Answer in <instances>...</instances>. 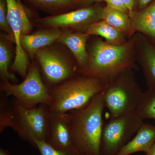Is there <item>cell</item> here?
Listing matches in <instances>:
<instances>
[{
    "label": "cell",
    "mask_w": 155,
    "mask_h": 155,
    "mask_svg": "<svg viewBox=\"0 0 155 155\" xmlns=\"http://www.w3.org/2000/svg\"><path fill=\"white\" fill-rule=\"evenodd\" d=\"M88 60L79 70L81 75L97 78L105 84L125 69H138L133 36L121 45L109 44L101 38L91 36L87 46Z\"/></svg>",
    "instance_id": "1"
},
{
    "label": "cell",
    "mask_w": 155,
    "mask_h": 155,
    "mask_svg": "<svg viewBox=\"0 0 155 155\" xmlns=\"http://www.w3.org/2000/svg\"><path fill=\"white\" fill-rule=\"evenodd\" d=\"M105 107L103 90L83 107L67 113L72 143L78 155H101Z\"/></svg>",
    "instance_id": "2"
},
{
    "label": "cell",
    "mask_w": 155,
    "mask_h": 155,
    "mask_svg": "<svg viewBox=\"0 0 155 155\" xmlns=\"http://www.w3.org/2000/svg\"><path fill=\"white\" fill-rule=\"evenodd\" d=\"M7 97L2 96L0 101V133L10 127L33 146L34 140L47 141L50 135L48 106L27 108L15 100L9 103Z\"/></svg>",
    "instance_id": "3"
},
{
    "label": "cell",
    "mask_w": 155,
    "mask_h": 155,
    "mask_svg": "<svg viewBox=\"0 0 155 155\" xmlns=\"http://www.w3.org/2000/svg\"><path fill=\"white\" fill-rule=\"evenodd\" d=\"M105 86L97 78L79 75L50 87V111L66 114L83 107L102 91Z\"/></svg>",
    "instance_id": "4"
},
{
    "label": "cell",
    "mask_w": 155,
    "mask_h": 155,
    "mask_svg": "<svg viewBox=\"0 0 155 155\" xmlns=\"http://www.w3.org/2000/svg\"><path fill=\"white\" fill-rule=\"evenodd\" d=\"M143 93L133 69H125L112 78L103 90L110 119L136 110Z\"/></svg>",
    "instance_id": "5"
},
{
    "label": "cell",
    "mask_w": 155,
    "mask_h": 155,
    "mask_svg": "<svg viewBox=\"0 0 155 155\" xmlns=\"http://www.w3.org/2000/svg\"><path fill=\"white\" fill-rule=\"evenodd\" d=\"M0 90L7 97H14L17 103L27 108H34L40 104L49 106L51 104L50 87L43 79L37 61L31 64L22 82L14 84L8 80L2 81Z\"/></svg>",
    "instance_id": "6"
},
{
    "label": "cell",
    "mask_w": 155,
    "mask_h": 155,
    "mask_svg": "<svg viewBox=\"0 0 155 155\" xmlns=\"http://www.w3.org/2000/svg\"><path fill=\"white\" fill-rule=\"evenodd\" d=\"M54 44L39 50L35 57L43 79L50 87L80 75L73 55Z\"/></svg>",
    "instance_id": "7"
},
{
    "label": "cell",
    "mask_w": 155,
    "mask_h": 155,
    "mask_svg": "<svg viewBox=\"0 0 155 155\" xmlns=\"http://www.w3.org/2000/svg\"><path fill=\"white\" fill-rule=\"evenodd\" d=\"M143 123L136 111L110 119L103 127L101 155L117 154Z\"/></svg>",
    "instance_id": "8"
},
{
    "label": "cell",
    "mask_w": 155,
    "mask_h": 155,
    "mask_svg": "<svg viewBox=\"0 0 155 155\" xmlns=\"http://www.w3.org/2000/svg\"><path fill=\"white\" fill-rule=\"evenodd\" d=\"M98 3L58 15L34 18L31 21L39 28H56L62 31L85 32L91 24L102 20L103 7Z\"/></svg>",
    "instance_id": "9"
},
{
    "label": "cell",
    "mask_w": 155,
    "mask_h": 155,
    "mask_svg": "<svg viewBox=\"0 0 155 155\" xmlns=\"http://www.w3.org/2000/svg\"><path fill=\"white\" fill-rule=\"evenodd\" d=\"M8 5V18L13 34V41L16 45L15 57L11 70L19 74L23 79L27 74L31 64L29 58L21 46L22 35L21 8L23 4L21 0H6Z\"/></svg>",
    "instance_id": "10"
},
{
    "label": "cell",
    "mask_w": 155,
    "mask_h": 155,
    "mask_svg": "<svg viewBox=\"0 0 155 155\" xmlns=\"http://www.w3.org/2000/svg\"><path fill=\"white\" fill-rule=\"evenodd\" d=\"M133 37L136 61L142 69L148 90L155 91V47L141 33L136 32Z\"/></svg>",
    "instance_id": "11"
},
{
    "label": "cell",
    "mask_w": 155,
    "mask_h": 155,
    "mask_svg": "<svg viewBox=\"0 0 155 155\" xmlns=\"http://www.w3.org/2000/svg\"><path fill=\"white\" fill-rule=\"evenodd\" d=\"M50 135L47 142L57 149L77 155L70 134L67 113L59 114L50 111Z\"/></svg>",
    "instance_id": "12"
},
{
    "label": "cell",
    "mask_w": 155,
    "mask_h": 155,
    "mask_svg": "<svg viewBox=\"0 0 155 155\" xmlns=\"http://www.w3.org/2000/svg\"><path fill=\"white\" fill-rule=\"evenodd\" d=\"M62 32L59 28H40L33 33L21 35V46L30 60L33 61L39 50L55 43Z\"/></svg>",
    "instance_id": "13"
},
{
    "label": "cell",
    "mask_w": 155,
    "mask_h": 155,
    "mask_svg": "<svg viewBox=\"0 0 155 155\" xmlns=\"http://www.w3.org/2000/svg\"><path fill=\"white\" fill-rule=\"evenodd\" d=\"M90 36L86 32L62 31L57 41L68 48L75 58L79 70L85 66L88 60L87 46Z\"/></svg>",
    "instance_id": "14"
},
{
    "label": "cell",
    "mask_w": 155,
    "mask_h": 155,
    "mask_svg": "<svg viewBox=\"0 0 155 155\" xmlns=\"http://www.w3.org/2000/svg\"><path fill=\"white\" fill-rule=\"evenodd\" d=\"M129 16L135 33L144 35L155 47V0L141 11L130 12Z\"/></svg>",
    "instance_id": "15"
},
{
    "label": "cell",
    "mask_w": 155,
    "mask_h": 155,
    "mask_svg": "<svg viewBox=\"0 0 155 155\" xmlns=\"http://www.w3.org/2000/svg\"><path fill=\"white\" fill-rule=\"evenodd\" d=\"M155 142V126L143 122L135 136L116 155H130L139 152L146 154Z\"/></svg>",
    "instance_id": "16"
},
{
    "label": "cell",
    "mask_w": 155,
    "mask_h": 155,
    "mask_svg": "<svg viewBox=\"0 0 155 155\" xmlns=\"http://www.w3.org/2000/svg\"><path fill=\"white\" fill-rule=\"evenodd\" d=\"M37 10L51 15L62 14L80 8V0H21Z\"/></svg>",
    "instance_id": "17"
},
{
    "label": "cell",
    "mask_w": 155,
    "mask_h": 155,
    "mask_svg": "<svg viewBox=\"0 0 155 155\" xmlns=\"http://www.w3.org/2000/svg\"><path fill=\"white\" fill-rule=\"evenodd\" d=\"M85 32L90 36L103 38L109 44L116 45L123 44L129 39L123 32L103 20L92 23L87 28Z\"/></svg>",
    "instance_id": "18"
},
{
    "label": "cell",
    "mask_w": 155,
    "mask_h": 155,
    "mask_svg": "<svg viewBox=\"0 0 155 155\" xmlns=\"http://www.w3.org/2000/svg\"><path fill=\"white\" fill-rule=\"evenodd\" d=\"M102 20L123 32L128 39L131 38L135 33L129 15L107 6L103 7Z\"/></svg>",
    "instance_id": "19"
},
{
    "label": "cell",
    "mask_w": 155,
    "mask_h": 155,
    "mask_svg": "<svg viewBox=\"0 0 155 155\" xmlns=\"http://www.w3.org/2000/svg\"><path fill=\"white\" fill-rule=\"evenodd\" d=\"M8 39L1 35L0 38V77L1 80H8L12 83H17L15 75L9 72L11 64L13 49Z\"/></svg>",
    "instance_id": "20"
},
{
    "label": "cell",
    "mask_w": 155,
    "mask_h": 155,
    "mask_svg": "<svg viewBox=\"0 0 155 155\" xmlns=\"http://www.w3.org/2000/svg\"><path fill=\"white\" fill-rule=\"evenodd\" d=\"M136 111L143 120L155 119V91L148 90L143 92Z\"/></svg>",
    "instance_id": "21"
},
{
    "label": "cell",
    "mask_w": 155,
    "mask_h": 155,
    "mask_svg": "<svg viewBox=\"0 0 155 155\" xmlns=\"http://www.w3.org/2000/svg\"><path fill=\"white\" fill-rule=\"evenodd\" d=\"M0 28L7 34V38L13 42L14 37L8 20V5L6 0H0Z\"/></svg>",
    "instance_id": "22"
},
{
    "label": "cell",
    "mask_w": 155,
    "mask_h": 155,
    "mask_svg": "<svg viewBox=\"0 0 155 155\" xmlns=\"http://www.w3.org/2000/svg\"><path fill=\"white\" fill-rule=\"evenodd\" d=\"M34 146L39 151L41 155H77L55 148L45 140H34Z\"/></svg>",
    "instance_id": "23"
},
{
    "label": "cell",
    "mask_w": 155,
    "mask_h": 155,
    "mask_svg": "<svg viewBox=\"0 0 155 155\" xmlns=\"http://www.w3.org/2000/svg\"><path fill=\"white\" fill-rule=\"evenodd\" d=\"M104 2L106 6L129 15V11L123 0H99L98 3Z\"/></svg>",
    "instance_id": "24"
},
{
    "label": "cell",
    "mask_w": 155,
    "mask_h": 155,
    "mask_svg": "<svg viewBox=\"0 0 155 155\" xmlns=\"http://www.w3.org/2000/svg\"><path fill=\"white\" fill-rule=\"evenodd\" d=\"M153 0H134L133 11H140L145 8Z\"/></svg>",
    "instance_id": "25"
},
{
    "label": "cell",
    "mask_w": 155,
    "mask_h": 155,
    "mask_svg": "<svg viewBox=\"0 0 155 155\" xmlns=\"http://www.w3.org/2000/svg\"><path fill=\"white\" fill-rule=\"evenodd\" d=\"M98 2L99 0H80V8L91 5Z\"/></svg>",
    "instance_id": "26"
},
{
    "label": "cell",
    "mask_w": 155,
    "mask_h": 155,
    "mask_svg": "<svg viewBox=\"0 0 155 155\" xmlns=\"http://www.w3.org/2000/svg\"><path fill=\"white\" fill-rule=\"evenodd\" d=\"M125 5L129 10V13L132 12L134 8V0H123Z\"/></svg>",
    "instance_id": "27"
},
{
    "label": "cell",
    "mask_w": 155,
    "mask_h": 155,
    "mask_svg": "<svg viewBox=\"0 0 155 155\" xmlns=\"http://www.w3.org/2000/svg\"><path fill=\"white\" fill-rule=\"evenodd\" d=\"M146 155H155V142L152 147L150 149L149 151L146 154Z\"/></svg>",
    "instance_id": "28"
},
{
    "label": "cell",
    "mask_w": 155,
    "mask_h": 155,
    "mask_svg": "<svg viewBox=\"0 0 155 155\" xmlns=\"http://www.w3.org/2000/svg\"><path fill=\"white\" fill-rule=\"evenodd\" d=\"M0 155H10V153L7 150L4 149L2 148L0 149Z\"/></svg>",
    "instance_id": "29"
}]
</instances>
